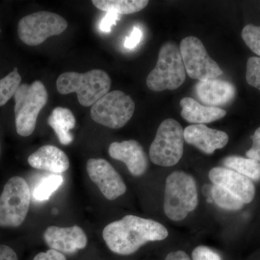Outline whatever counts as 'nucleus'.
Listing matches in <instances>:
<instances>
[{
    "label": "nucleus",
    "instance_id": "1",
    "mask_svg": "<svg viewBox=\"0 0 260 260\" xmlns=\"http://www.w3.org/2000/svg\"><path fill=\"white\" fill-rule=\"evenodd\" d=\"M168 235L162 224L135 215H126L103 231V238L109 249L121 255L133 254L146 243L164 240Z\"/></svg>",
    "mask_w": 260,
    "mask_h": 260
},
{
    "label": "nucleus",
    "instance_id": "2",
    "mask_svg": "<svg viewBox=\"0 0 260 260\" xmlns=\"http://www.w3.org/2000/svg\"><path fill=\"white\" fill-rule=\"evenodd\" d=\"M112 85L109 75L102 70L85 73L67 72L59 75L56 88L62 95L76 93L80 105L92 107L101 98L109 93Z\"/></svg>",
    "mask_w": 260,
    "mask_h": 260
},
{
    "label": "nucleus",
    "instance_id": "3",
    "mask_svg": "<svg viewBox=\"0 0 260 260\" xmlns=\"http://www.w3.org/2000/svg\"><path fill=\"white\" fill-rule=\"evenodd\" d=\"M198 204V189L194 178L183 172H173L167 178L164 208L168 218L180 221Z\"/></svg>",
    "mask_w": 260,
    "mask_h": 260
},
{
    "label": "nucleus",
    "instance_id": "4",
    "mask_svg": "<svg viewBox=\"0 0 260 260\" xmlns=\"http://www.w3.org/2000/svg\"><path fill=\"white\" fill-rule=\"evenodd\" d=\"M48 92L42 82L20 84L14 95L15 126L20 136L28 137L34 133L38 116L47 104Z\"/></svg>",
    "mask_w": 260,
    "mask_h": 260
},
{
    "label": "nucleus",
    "instance_id": "5",
    "mask_svg": "<svg viewBox=\"0 0 260 260\" xmlns=\"http://www.w3.org/2000/svg\"><path fill=\"white\" fill-rule=\"evenodd\" d=\"M185 80L180 50L176 44L167 43L160 48L156 66L147 77L148 88L156 92L176 90Z\"/></svg>",
    "mask_w": 260,
    "mask_h": 260
},
{
    "label": "nucleus",
    "instance_id": "6",
    "mask_svg": "<svg viewBox=\"0 0 260 260\" xmlns=\"http://www.w3.org/2000/svg\"><path fill=\"white\" fill-rule=\"evenodd\" d=\"M184 143V129L181 124L173 119H165L159 126L150 145V160L160 167H173L182 157Z\"/></svg>",
    "mask_w": 260,
    "mask_h": 260
},
{
    "label": "nucleus",
    "instance_id": "7",
    "mask_svg": "<svg viewBox=\"0 0 260 260\" xmlns=\"http://www.w3.org/2000/svg\"><path fill=\"white\" fill-rule=\"evenodd\" d=\"M30 203L28 183L20 177H12L0 196V226L18 227L26 218Z\"/></svg>",
    "mask_w": 260,
    "mask_h": 260
},
{
    "label": "nucleus",
    "instance_id": "8",
    "mask_svg": "<svg viewBox=\"0 0 260 260\" xmlns=\"http://www.w3.org/2000/svg\"><path fill=\"white\" fill-rule=\"evenodd\" d=\"M135 104L129 95L121 90L109 92L90 109L92 119L111 129L123 127L133 117Z\"/></svg>",
    "mask_w": 260,
    "mask_h": 260
},
{
    "label": "nucleus",
    "instance_id": "9",
    "mask_svg": "<svg viewBox=\"0 0 260 260\" xmlns=\"http://www.w3.org/2000/svg\"><path fill=\"white\" fill-rule=\"evenodd\" d=\"M68 26V22L60 15L39 11L26 15L19 21L18 34L24 44L34 47L40 45L48 38L60 35Z\"/></svg>",
    "mask_w": 260,
    "mask_h": 260
},
{
    "label": "nucleus",
    "instance_id": "10",
    "mask_svg": "<svg viewBox=\"0 0 260 260\" xmlns=\"http://www.w3.org/2000/svg\"><path fill=\"white\" fill-rule=\"evenodd\" d=\"M179 50L186 73L192 79L205 81L216 79L223 75L218 63L210 57L198 38H184L181 42Z\"/></svg>",
    "mask_w": 260,
    "mask_h": 260
},
{
    "label": "nucleus",
    "instance_id": "11",
    "mask_svg": "<svg viewBox=\"0 0 260 260\" xmlns=\"http://www.w3.org/2000/svg\"><path fill=\"white\" fill-rule=\"evenodd\" d=\"M87 172L90 179L107 199L114 200L125 193L126 187L124 181L107 160L102 158L89 159Z\"/></svg>",
    "mask_w": 260,
    "mask_h": 260
},
{
    "label": "nucleus",
    "instance_id": "12",
    "mask_svg": "<svg viewBox=\"0 0 260 260\" xmlns=\"http://www.w3.org/2000/svg\"><path fill=\"white\" fill-rule=\"evenodd\" d=\"M209 179L213 184L226 189L244 204L250 203L255 196V187L251 179L232 169L213 168L209 172Z\"/></svg>",
    "mask_w": 260,
    "mask_h": 260
},
{
    "label": "nucleus",
    "instance_id": "13",
    "mask_svg": "<svg viewBox=\"0 0 260 260\" xmlns=\"http://www.w3.org/2000/svg\"><path fill=\"white\" fill-rule=\"evenodd\" d=\"M44 240L51 249L72 254L84 249L88 244L86 234L78 225L68 228L49 226L44 234Z\"/></svg>",
    "mask_w": 260,
    "mask_h": 260
},
{
    "label": "nucleus",
    "instance_id": "14",
    "mask_svg": "<svg viewBox=\"0 0 260 260\" xmlns=\"http://www.w3.org/2000/svg\"><path fill=\"white\" fill-rule=\"evenodd\" d=\"M109 153L112 158L124 162L135 177H140L146 172L148 158L143 147L136 140L114 142L109 146Z\"/></svg>",
    "mask_w": 260,
    "mask_h": 260
},
{
    "label": "nucleus",
    "instance_id": "15",
    "mask_svg": "<svg viewBox=\"0 0 260 260\" xmlns=\"http://www.w3.org/2000/svg\"><path fill=\"white\" fill-rule=\"evenodd\" d=\"M184 140L206 154L224 148L229 142L226 133L211 129L205 124H192L184 130Z\"/></svg>",
    "mask_w": 260,
    "mask_h": 260
},
{
    "label": "nucleus",
    "instance_id": "16",
    "mask_svg": "<svg viewBox=\"0 0 260 260\" xmlns=\"http://www.w3.org/2000/svg\"><path fill=\"white\" fill-rule=\"evenodd\" d=\"M198 99L208 107L225 105L233 100L236 88L225 80L211 79L199 81L195 87Z\"/></svg>",
    "mask_w": 260,
    "mask_h": 260
},
{
    "label": "nucleus",
    "instance_id": "17",
    "mask_svg": "<svg viewBox=\"0 0 260 260\" xmlns=\"http://www.w3.org/2000/svg\"><path fill=\"white\" fill-rule=\"evenodd\" d=\"M34 169L54 174L66 172L70 168L69 158L60 149L53 145H44L38 149L28 158Z\"/></svg>",
    "mask_w": 260,
    "mask_h": 260
},
{
    "label": "nucleus",
    "instance_id": "18",
    "mask_svg": "<svg viewBox=\"0 0 260 260\" xmlns=\"http://www.w3.org/2000/svg\"><path fill=\"white\" fill-rule=\"evenodd\" d=\"M181 115L191 124H204L219 120L226 115V111L218 107L201 105L194 99L186 97L181 99Z\"/></svg>",
    "mask_w": 260,
    "mask_h": 260
},
{
    "label": "nucleus",
    "instance_id": "19",
    "mask_svg": "<svg viewBox=\"0 0 260 260\" xmlns=\"http://www.w3.org/2000/svg\"><path fill=\"white\" fill-rule=\"evenodd\" d=\"M74 114L68 108L56 107L48 118V124L55 132L61 145H68L73 143L74 138L70 130L75 128Z\"/></svg>",
    "mask_w": 260,
    "mask_h": 260
},
{
    "label": "nucleus",
    "instance_id": "20",
    "mask_svg": "<svg viewBox=\"0 0 260 260\" xmlns=\"http://www.w3.org/2000/svg\"><path fill=\"white\" fill-rule=\"evenodd\" d=\"M92 3L97 9L115 13L118 15H129L138 13L146 8L147 0H93Z\"/></svg>",
    "mask_w": 260,
    "mask_h": 260
},
{
    "label": "nucleus",
    "instance_id": "21",
    "mask_svg": "<svg viewBox=\"0 0 260 260\" xmlns=\"http://www.w3.org/2000/svg\"><path fill=\"white\" fill-rule=\"evenodd\" d=\"M223 164L244 177L254 181L260 180V162L255 160L232 155L224 159Z\"/></svg>",
    "mask_w": 260,
    "mask_h": 260
},
{
    "label": "nucleus",
    "instance_id": "22",
    "mask_svg": "<svg viewBox=\"0 0 260 260\" xmlns=\"http://www.w3.org/2000/svg\"><path fill=\"white\" fill-rule=\"evenodd\" d=\"M64 178L60 174H51L42 178L32 191L34 199L44 202L50 198L51 194L62 184Z\"/></svg>",
    "mask_w": 260,
    "mask_h": 260
},
{
    "label": "nucleus",
    "instance_id": "23",
    "mask_svg": "<svg viewBox=\"0 0 260 260\" xmlns=\"http://www.w3.org/2000/svg\"><path fill=\"white\" fill-rule=\"evenodd\" d=\"M212 198L220 208L228 210L242 209L244 203L221 186L214 184L211 189Z\"/></svg>",
    "mask_w": 260,
    "mask_h": 260
},
{
    "label": "nucleus",
    "instance_id": "24",
    "mask_svg": "<svg viewBox=\"0 0 260 260\" xmlns=\"http://www.w3.org/2000/svg\"><path fill=\"white\" fill-rule=\"evenodd\" d=\"M21 83V76L18 68L0 80V107L5 105L12 97L14 96Z\"/></svg>",
    "mask_w": 260,
    "mask_h": 260
},
{
    "label": "nucleus",
    "instance_id": "25",
    "mask_svg": "<svg viewBox=\"0 0 260 260\" xmlns=\"http://www.w3.org/2000/svg\"><path fill=\"white\" fill-rule=\"evenodd\" d=\"M243 40L254 54L260 56V26L246 25L242 32Z\"/></svg>",
    "mask_w": 260,
    "mask_h": 260
},
{
    "label": "nucleus",
    "instance_id": "26",
    "mask_svg": "<svg viewBox=\"0 0 260 260\" xmlns=\"http://www.w3.org/2000/svg\"><path fill=\"white\" fill-rule=\"evenodd\" d=\"M246 79L249 85L260 90V57L251 56L248 59Z\"/></svg>",
    "mask_w": 260,
    "mask_h": 260
},
{
    "label": "nucleus",
    "instance_id": "27",
    "mask_svg": "<svg viewBox=\"0 0 260 260\" xmlns=\"http://www.w3.org/2000/svg\"><path fill=\"white\" fill-rule=\"evenodd\" d=\"M193 260H221L216 252L204 246H198L192 251Z\"/></svg>",
    "mask_w": 260,
    "mask_h": 260
},
{
    "label": "nucleus",
    "instance_id": "28",
    "mask_svg": "<svg viewBox=\"0 0 260 260\" xmlns=\"http://www.w3.org/2000/svg\"><path fill=\"white\" fill-rule=\"evenodd\" d=\"M251 138L253 141L252 146L246 152V156L260 162V127L256 130Z\"/></svg>",
    "mask_w": 260,
    "mask_h": 260
},
{
    "label": "nucleus",
    "instance_id": "29",
    "mask_svg": "<svg viewBox=\"0 0 260 260\" xmlns=\"http://www.w3.org/2000/svg\"><path fill=\"white\" fill-rule=\"evenodd\" d=\"M120 20L119 15L116 14L115 13H107L104 18H103L102 21L101 22L100 29L102 32H109L112 30V28L114 25H116L117 21Z\"/></svg>",
    "mask_w": 260,
    "mask_h": 260
},
{
    "label": "nucleus",
    "instance_id": "30",
    "mask_svg": "<svg viewBox=\"0 0 260 260\" xmlns=\"http://www.w3.org/2000/svg\"><path fill=\"white\" fill-rule=\"evenodd\" d=\"M142 37H143V32L141 29L137 26L134 27L129 37H126L124 41V47L128 49H135L139 44Z\"/></svg>",
    "mask_w": 260,
    "mask_h": 260
},
{
    "label": "nucleus",
    "instance_id": "31",
    "mask_svg": "<svg viewBox=\"0 0 260 260\" xmlns=\"http://www.w3.org/2000/svg\"><path fill=\"white\" fill-rule=\"evenodd\" d=\"M34 260H67L65 256L59 251L49 249L46 252L39 253Z\"/></svg>",
    "mask_w": 260,
    "mask_h": 260
},
{
    "label": "nucleus",
    "instance_id": "32",
    "mask_svg": "<svg viewBox=\"0 0 260 260\" xmlns=\"http://www.w3.org/2000/svg\"><path fill=\"white\" fill-rule=\"evenodd\" d=\"M0 260H18V256L10 246L0 245Z\"/></svg>",
    "mask_w": 260,
    "mask_h": 260
},
{
    "label": "nucleus",
    "instance_id": "33",
    "mask_svg": "<svg viewBox=\"0 0 260 260\" xmlns=\"http://www.w3.org/2000/svg\"><path fill=\"white\" fill-rule=\"evenodd\" d=\"M165 260H191L186 253L183 251L169 253Z\"/></svg>",
    "mask_w": 260,
    "mask_h": 260
},
{
    "label": "nucleus",
    "instance_id": "34",
    "mask_svg": "<svg viewBox=\"0 0 260 260\" xmlns=\"http://www.w3.org/2000/svg\"><path fill=\"white\" fill-rule=\"evenodd\" d=\"M0 31H1V30H0Z\"/></svg>",
    "mask_w": 260,
    "mask_h": 260
}]
</instances>
